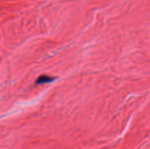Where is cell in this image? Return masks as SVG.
I'll return each mask as SVG.
<instances>
[{
	"mask_svg": "<svg viewBox=\"0 0 150 149\" xmlns=\"http://www.w3.org/2000/svg\"><path fill=\"white\" fill-rule=\"evenodd\" d=\"M52 80H53V78L51 77H50V76L42 75L40 77H38L36 83H38V84H41V83H49V82L52 81Z\"/></svg>",
	"mask_w": 150,
	"mask_h": 149,
	"instance_id": "obj_1",
	"label": "cell"
}]
</instances>
